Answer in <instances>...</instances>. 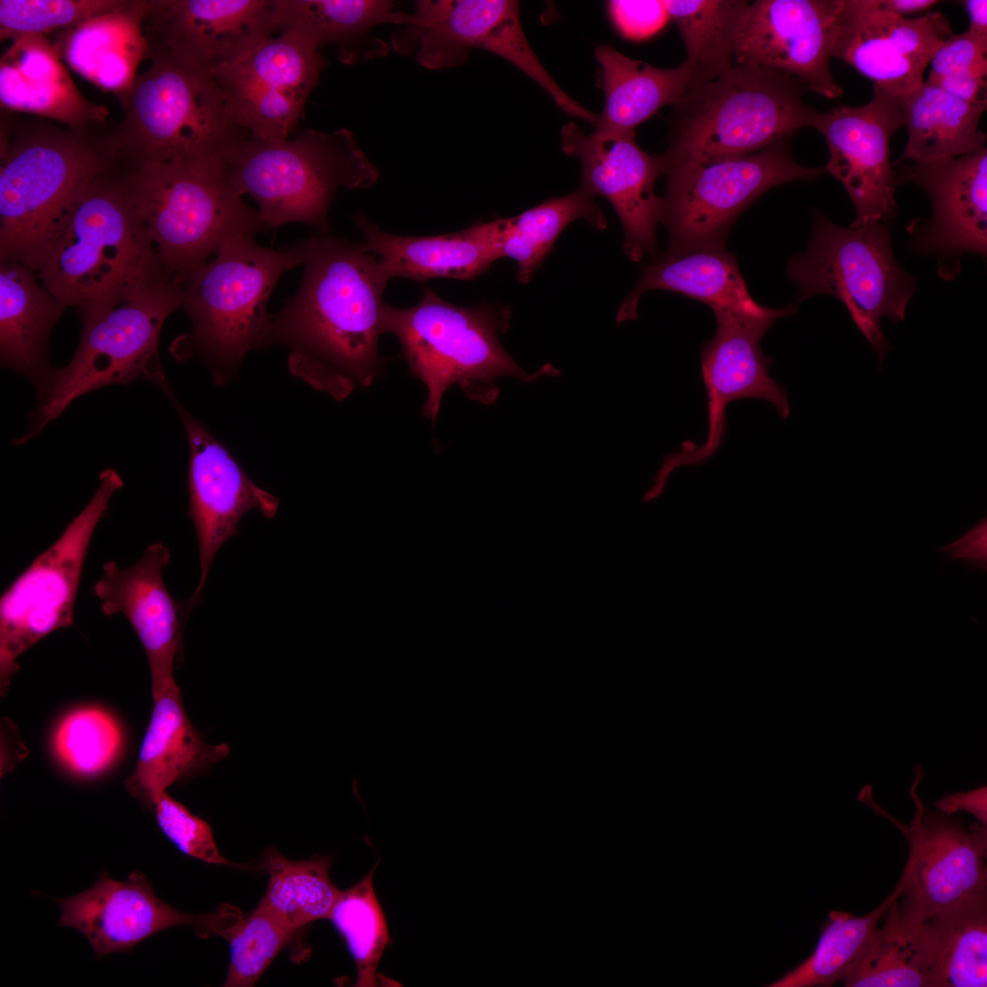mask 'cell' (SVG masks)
I'll use <instances>...</instances> for the list:
<instances>
[{
  "label": "cell",
  "instance_id": "1",
  "mask_svg": "<svg viewBox=\"0 0 987 987\" xmlns=\"http://www.w3.org/2000/svg\"><path fill=\"white\" fill-rule=\"evenodd\" d=\"M296 292L271 314L268 345L289 348V372L337 401L384 370L378 342L389 278L363 242L329 234L302 240Z\"/></svg>",
  "mask_w": 987,
  "mask_h": 987
},
{
  "label": "cell",
  "instance_id": "2",
  "mask_svg": "<svg viewBox=\"0 0 987 987\" xmlns=\"http://www.w3.org/2000/svg\"><path fill=\"white\" fill-rule=\"evenodd\" d=\"M40 282L82 321L165 281L132 201L124 169L112 162L80 194L43 266Z\"/></svg>",
  "mask_w": 987,
  "mask_h": 987
},
{
  "label": "cell",
  "instance_id": "3",
  "mask_svg": "<svg viewBox=\"0 0 987 987\" xmlns=\"http://www.w3.org/2000/svg\"><path fill=\"white\" fill-rule=\"evenodd\" d=\"M0 261L38 272L83 190L112 162L107 135L29 120L4 129Z\"/></svg>",
  "mask_w": 987,
  "mask_h": 987
},
{
  "label": "cell",
  "instance_id": "4",
  "mask_svg": "<svg viewBox=\"0 0 987 987\" xmlns=\"http://www.w3.org/2000/svg\"><path fill=\"white\" fill-rule=\"evenodd\" d=\"M253 236L227 238L216 258L182 285L181 310L191 328L172 342L170 352L178 361L199 359L218 386L238 377L249 351L269 347L268 300L281 276L303 260L302 241L273 249L257 244Z\"/></svg>",
  "mask_w": 987,
  "mask_h": 987
},
{
  "label": "cell",
  "instance_id": "5",
  "mask_svg": "<svg viewBox=\"0 0 987 987\" xmlns=\"http://www.w3.org/2000/svg\"><path fill=\"white\" fill-rule=\"evenodd\" d=\"M119 95L123 118L108 138L123 166L182 161L223 167L249 136L211 72L170 58L152 59Z\"/></svg>",
  "mask_w": 987,
  "mask_h": 987
},
{
  "label": "cell",
  "instance_id": "6",
  "mask_svg": "<svg viewBox=\"0 0 987 987\" xmlns=\"http://www.w3.org/2000/svg\"><path fill=\"white\" fill-rule=\"evenodd\" d=\"M511 315L509 307L496 303L455 305L430 288L411 307L384 304L383 334L398 338L411 374L427 387L422 415L432 426L452 385L470 399L489 405L499 396L498 377L531 382L559 375L549 364L529 374L507 353L500 336L509 329Z\"/></svg>",
  "mask_w": 987,
  "mask_h": 987
},
{
  "label": "cell",
  "instance_id": "7",
  "mask_svg": "<svg viewBox=\"0 0 987 987\" xmlns=\"http://www.w3.org/2000/svg\"><path fill=\"white\" fill-rule=\"evenodd\" d=\"M807 87L774 69L735 64L693 86L674 105L663 175L683 164L710 163L759 152L812 126L817 110Z\"/></svg>",
  "mask_w": 987,
  "mask_h": 987
},
{
  "label": "cell",
  "instance_id": "8",
  "mask_svg": "<svg viewBox=\"0 0 987 987\" xmlns=\"http://www.w3.org/2000/svg\"><path fill=\"white\" fill-rule=\"evenodd\" d=\"M223 173L242 196L249 195L267 225L300 222L328 234V214L339 190L371 187L377 168L345 128L313 129L268 143L249 136L229 156Z\"/></svg>",
  "mask_w": 987,
  "mask_h": 987
},
{
  "label": "cell",
  "instance_id": "9",
  "mask_svg": "<svg viewBox=\"0 0 987 987\" xmlns=\"http://www.w3.org/2000/svg\"><path fill=\"white\" fill-rule=\"evenodd\" d=\"M121 166L160 264L180 285L229 236L270 230L222 166L182 161Z\"/></svg>",
  "mask_w": 987,
  "mask_h": 987
},
{
  "label": "cell",
  "instance_id": "10",
  "mask_svg": "<svg viewBox=\"0 0 987 987\" xmlns=\"http://www.w3.org/2000/svg\"><path fill=\"white\" fill-rule=\"evenodd\" d=\"M182 286L165 281L84 320L80 343L69 363L52 367L37 385V403L27 430L13 441L37 437L76 398L138 378L173 394L159 358V339L166 318L182 306Z\"/></svg>",
  "mask_w": 987,
  "mask_h": 987
},
{
  "label": "cell",
  "instance_id": "11",
  "mask_svg": "<svg viewBox=\"0 0 987 987\" xmlns=\"http://www.w3.org/2000/svg\"><path fill=\"white\" fill-rule=\"evenodd\" d=\"M814 219L807 249L788 264V277L798 287L796 298L824 293L840 300L881 366L890 349L881 320L905 319L916 280L897 263L887 224L842 228L820 214Z\"/></svg>",
  "mask_w": 987,
  "mask_h": 987
},
{
  "label": "cell",
  "instance_id": "12",
  "mask_svg": "<svg viewBox=\"0 0 987 987\" xmlns=\"http://www.w3.org/2000/svg\"><path fill=\"white\" fill-rule=\"evenodd\" d=\"M824 171L796 163L789 141L743 156L666 169L660 223L669 242L663 254L725 249L736 219L763 193L788 182L817 179Z\"/></svg>",
  "mask_w": 987,
  "mask_h": 987
},
{
  "label": "cell",
  "instance_id": "13",
  "mask_svg": "<svg viewBox=\"0 0 987 987\" xmlns=\"http://www.w3.org/2000/svg\"><path fill=\"white\" fill-rule=\"evenodd\" d=\"M123 480L112 468L99 474L86 506L59 537L8 586L0 599V681L5 690L18 657L49 633L73 624L74 606L89 547Z\"/></svg>",
  "mask_w": 987,
  "mask_h": 987
},
{
  "label": "cell",
  "instance_id": "14",
  "mask_svg": "<svg viewBox=\"0 0 987 987\" xmlns=\"http://www.w3.org/2000/svg\"><path fill=\"white\" fill-rule=\"evenodd\" d=\"M911 796L916 814L911 823L893 820L907 839L909 851L897 885L894 908L899 924L913 927L960 901L987 893L986 826L966 828L960 820L926 810L916 792L923 776L915 769Z\"/></svg>",
  "mask_w": 987,
  "mask_h": 987
},
{
  "label": "cell",
  "instance_id": "15",
  "mask_svg": "<svg viewBox=\"0 0 987 987\" xmlns=\"http://www.w3.org/2000/svg\"><path fill=\"white\" fill-rule=\"evenodd\" d=\"M796 311L794 304H788L780 313L768 316L734 311L714 313L716 331L701 351L708 398V436L703 446L685 443L680 451L668 454L653 479L657 485L665 486L674 470L699 464L714 454L723 438L725 409L729 403L740 398H760L772 404L782 419L788 418L786 388L769 376L773 359L763 354L760 341L776 320Z\"/></svg>",
  "mask_w": 987,
  "mask_h": 987
},
{
  "label": "cell",
  "instance_id": "16",
  "mask_svg": "<svg viewBox=\"0 0 987 987\" xmlns=\"http://www.w3.org/2000/svg\"><path fill=\"white\" fill-rule=\"evenodd\" d=\"M873 88L868 103L818 111L812 125L827 143L824 170L842 183L855 208L852 226L888 224L897 210L890 141L905 126V98Z\"/></svg>",
  "mask_w": 987,
  "mask_h": 987
},
{
  "label": "cell",
  "instance_id": "17",
  "mask_svg": "<svg viewBox=\"0 0 987 987\" xmlns=\"http://www.w3.org/2000/svg\"><path fill=\"white\" fill-rule=\"evenodd\" d=\"M952 33L939 12L907 17L881 8L876 0H841L831 55L881 90L907 98L923 85L925 69Z\"/></svg>",
  "mask_w": 987,
  "mask_h": 987
},
{
  "label": "cell",
  "instance_id": "18",
  "mask_svg": "<svg viewBox=\"0 0 987 987\" xmlns=\"http://www.w3.org/2000/svg\"><path fill=\"white\" fill-rule=\"evenodd\" d=\"M58 925L72 928L89 941L96 958L128 951L146 938L175 926H190L201 938L224 937L242 918L225 905L207 914L180 911L162 901L147 877L132 873L126 881L100 875L94 885L70 897L55 899Z\"/></svg>",
  "mask_w": 987,
  "mask_h": 987
},
{
  "label": "cell",
  "instance_id": "19",
  "mask_svg": "<svg viewBox=\"0 0 987 987\" xmlns=\"http://www.w3.org/2000/svg\"><path fill=\"white\" fill-rule=\"evenodd\" d=\"M564 154L581 164L580 186L590 195L603 196L616 211L624 231L623 251L632 261L656 257V227L661 196L654 183L663 175L659 155L643 151L635 133L596 128L584 133L575 122L561 130Z\"/></svg>",
  "mask_w": 987,
  "mask_h": 987
},
{
  "label": "cell",
  "instance_id": "20",
  "mask_svg": "<svg viewBox=\"0 0 987 987\" xmlns=\"http://www.w3.org/2000/svg\"><path fill=\"white\" fill-rule=\"evenodd\" d=\"M841 0L748 3L735 35L734 61L780 71L827 99L842 96L830 68L833 22Z\"/></svg>",
  "mask_w": 987,
  "mask_h": 987
},
{
  "label": "cell",
  "instance_id": "21",
  "mask_svg": "<svg viewBox=\"0 0 987 987\" xmlns=\"http://www.w3.org/2000/svg\"><path fill=\"white\" fill-rule=\"evenodd\" d=\"M896 182L923 188L932 206L930 219H915L907 230L919 253L938 259V273L951 280L964 253L987 250V149L942 159L911 162Z\"/></svg>",
  "mask_w": 987,
  "mask_h": 987
},
{
  "label": "cell",
  "instance_id": "22",
  "mask_svg": "<svg viewBox=\"0 0 987 987\" xmlns=\"http://www.w3.org/2000/svg\"><path fill=\"white\" fill-rule=\"evenodd\" d=\"M182 420L189 448L188 510L198 545L199 581L185 601L189 612L202 597L212 562L227 540L238 533L248 511L260 509L272 518L279 499L259 487L208 429L174 396L170 398Z\"/></svg>",
  "mask_w": 987,
  "mask_h": 987
},
{
  "label": "cell",
  "instance_id": "23",
  "mask_svg": "<svg viewBox=\"0 0 987 987\" xmlns=\"http://www.w3.org/2000/svg\"><path fill=\"white\" fill-rule=\"evenodd\" d=\"M272 0H150L141 30L150 60L212 72L272 36Z\"/></svg>",
  "mask_w": 987,
  "mask_h": 987
},
{
  "label": "cell",
  "instance_id": "24",
  "mask_svg": "<svg viewBox=\"0 0 987 987\" xmlns=\"http://www.w3.org/2000/svg\"><path fill=\"white\" fill-rule=\"evenodd\" d=\"M170 557L169 547L154 542L129 567L105 562L93 585L101 612L123 615L139 638L148 660L154 699L175 682V663L182 652L183 626L189 614L164 581L163 568Z\"/></svg>",
  "mask_w": 987,
  "mask_h": 987
},
{
  "label": "cell",
  "instance_id": "25",
  "mask_svg": "<svg viewBox=\"0 0 987 987\" xmlns=\"http://www.w3.org/2000/svg\"><path fill=\"white\" fill-rule=\"evenodd\" d=\"M353 219L363 235L365 248L378 258L389 280H472L485 273L500 259V218L427 237L390 234L362 213H356Z\"/></svg>",
  "mask_w": 987,
  "mask_h": 987
},
{
  "label": "cell",
  "instance_id": "26",
  "mask_svg": "<svg viewBox=\"0 0 987 987\" xmlns=\"http://www.w3.org/2000/svg\"><path fill=\"white\" fill-rule=\"evenodd\" d=\"M927 987L987 985V893L946 907L919 924L902 927Z\"/></svg>",
  "mask_w": 987,
  "mask_h": 987
},
{
  "label": "cell",
  "instance_id": "27",
  "mask_svg": "<svg viewBox=\"0 0 987 987\" xmlns=\"http://www.w3.org/2000/svg\"><path fill=\"white\" fill-rule=\"evenodd\" d=\"M12 41L0 63L2 109L37 114L75 130H91L105 120L106 109L81 96L44 36Z\"/></svg>",
  "mask_w": 987,
  "mask_h": 987
},
{
  "label": "cell",
  "instance_id": "28",
  "mask_svg": "<svg viewBox=\"0 0 987 987\" xmlns=\"http://www.w3.org/2000/svg\"><path fill=\"white\" fill-rule=\"evenodd\" d=\"M414 21L412 14L396 11L388 0H272L271 7L274 33L293 31L318 48L334 45L348 65L389 53L390 46L373 28Z\"/></svg>",
  "mask_w": 987,
  "mask_h": 987
},
{
  "label": "cell",
  "instance_id": "29",
  "mask_svg": "<svg viewBox=\"0 0 987 987\" xmlns=\"http://www.w3.org/2000/svg\"><path fill=\"white\" fill-rule=\"evenodd\" d=\"M154 701L136 766L124 781L128 792L150 808L169 786L229 753L225 743L208 745L203 740L185 712L175 682Z\"/></svg>",
  "mask_w": 987,
  "mask_h": 987
},
{
  "label": "cell",
  "instance_id": "30",
  "mask_svg": "<svg viewBox=\"0 0 987 987\" xmlns=\"http://www.w3.org/2000/svg\"><path fill=\"white\" fill-rule=\"evenodd\" d=\"M653 290L672 291L699 300L713 313L734 311L768 316L782 310L762 306L753 300L735 254L726 249L657 255L642 267L636 285L618 310L616 322L635 320L641 297Z\"/></svg>",
  "mask_w": 987,
  "mask_h": 987
},
{
  "label": "cell",
  "instance_id": "31",
  "mask_svg": "<svg viewBox=\"0 0 987 987\" xmlns=\"http://www.w3.org/2000/svg\"><path fill=\"white\" fill-rule=\"evenodd\" d=\"M37 275L23 263L0 261L1 366L36 385L52 368L49 337L65 309Z\"/></svg>",
  "mask_w": 987,
  "mask_h": 987
},
{
  "label": "cell",
  "instance_id": "32",
  "mask_svg": "<svg viewBox=\"0 0 987 987\" xmlns=\"http://www.w3.org/2000/svg\"><path fill=\"white\" fill-rule=\"evenodd\" d=\"M146 1L91 17L60 34L57 52L80 75L103 90L121 94L136 78L148 48L141 30Z\"/></svg>",
  "mask_w": 987,
  "mask_h": 987
},
{
  "label": "cell",
  "instance_id": "33",
  "mask_svg": "<svg viewBox=\"0 0 987 987\" xmlns=\"http://www.w3.org/2000/svg\"><path fill=\"white\" fill-rule=\"evenodd\" d=\"M328 61L293 31L266 37L211 73L229 102L294 94L308 98Z\"/></svg>",
  "mask_w": 987,
  "mask_h": 987
},
{
  "label": "cell",
  "instance_id": "34",
  "mask_svg": "<svg viewBox=\"0 0 987 987\" xmlns=\"http://www.w3.org/2000/svg\"><path fill=\"white\" fill-rule=\"evenodd\" d=\"M600 67L604 106L595 128L633 133L662 107L674 105L696 85L688 65L672 69L652 66L625 56L610 45L595 50Z\"/></svg>",
  "mask_w": 987,
  "mask_h": 987
},
{
  "label": "cell",
  "instance_id": "35",
  "mask_svg": "<svg viewBox=\"0 0 987 987\" xmlns=\"http://www.w3.org/2000/svg\"><path fill=\"white\" fill-rule=\"evenodd\" d=\"M986 103H972L924 81L905 98L907 141L899 161L954 157L985 147L979 122Z\"/></svg>",
  "mask_w": 987,
  "mask_h": 987
},
{
  "label": "cell",
  "instance_id": "36",
  "mask_svg": "<svg viewBox=\"0 0 987 987\" xmlns=\"http://www.w3.org/2000/svg\"><path fill=\"white\" fill-rule=\"evenodd\" d=\"M594 196L579 186L576 191L550 197L512 218H500L499 255L517 263L516 278L528 283L568 225L583 218L603 229L607 218Z\"/></svg>",
  "mask_w": 987,
  "mask_h": 987
},
{
  "label": "cell",
  "instance_id": "37",
  "mask_svg": "<svg viewBox=\"0 0 987 987\" xmlns=\"http://www.w3.org/2000/svg\"><path fill=\"white\" fill-rule=\"evenodd\" d=\"M332 861L330 855L291 860L276 849L269 850L263 867L270 881L259 905L295 932L329 918L341 894L330 878Z\"/></svg>",
  "mask_w": 987,
  "mask_h": 987
},
{
  "label": "cell",
  "instance_id": "38",
  "mask_svg": "<svg viewBox=\"0 0 987 987\" xmlns=\"http://www.w3.org/2000/svg\"><path fill=\"white\" fill-rule=\"evenodd\" d=\"M663 5L677 27L685 60L696 83L712 80L734 65L738 21L748 2L744 0H664Z\"/></svg>",
  "mask_w": 987,
  "mask_h": 987
},
{
  "label": "cell",
  "instance_id": "39",
  "mask_svg": "<svg viewBox=\"0 0 987 987\" xmlns=\"http://www.w3.org/2000/svg\"><path fill=\"white\" fill-rule=\"evenodd\" d=\"M900 892L901 888L897 884L880 905L864 916L831 911L821 926L819 940L812 953L798 966L766 986H832L842 981L879 927L892 903L898 898Z\"/></svg>",
  "mask_w": 987,
  "mask_h": 987
},
{
  "label": "cell",
  "instance_id": "40",
  "mask_svg": "<svg viewBox=\"0 0 987 987\" xmlns=\"http://www.w3.org/2000/svg\"><path fill=\"white\" fill-rule=\"evenodd\" d=\"M377 865L356 884L341 891L329 917L355 960L356 986L359 987L377 985V968L390 942L387 920L373 886Z\"/></svg>",
  "mask_w": 987,
  "mask_h": 987
},
{
  "label": "cell",
  "instance_id": "41",
  "mask_svg": "<svg viewBox=\"0 0 987 987\" xmlns=\"http://www.w3.org/2000/svg\"><path fill=\"white\" fill-rule=\"evenodd\" d=\"M123 734L111 714L97 706H83L65 715L52 737L58 760L74 775L92 777L118 759Z\"/></svg>",
  "mask_w": 987,
  "mask_h": 987
},
{
  "label": "cell",
  "instance_id": "42",
  "mask_svg": "<svg viewBox=\"0 0 987 987\" xmlns=\"http://www.w3.org/2000/svg\"><path fill=\"white\" fill-rule=\"evenodd\" d=\"M891 907V906H890ZM842 981L847 987H927L889 907Z\"/></svg>",
  "mask_w": 987,
  "mask_h": 987
},
{
  "label": "cell",
  "instance_id": "43",
  "mask_svg": "<svg viewBox=\"0 0 987 987\" xmlns=\"http://www.w3.org/2000/svg\"><path fill=\"white\" fill-rule=\"evenodd\" d=\"M296 933L258 905L224 936L230 949L224 986H253Z\"/></svg>",
  "mask_w": 987,
  "mask_h": 987
},
{
  "label": "cell",
  "instance_id": "44",
  "mask_svg": "<svg viewBox=\"0 0 987 987\" xmlns=\"http://www.w3.org/2000/svg\"><path fill=\"white\" fill-rule=\"evenodd\" d=\"M122 0H1L0 38L44 36L116 10Z\"/></svg>",
  "mask_w": 987,
  "mask_h": 987
},
{
  "label": "cell",
  "instance_id": "45",
  "mask_svg": "<svg viewBox=\"0 0 987 987\" xmlns=\"http://www.w3.org/2000/svg\"><path fill=\"white\" fill-rule=\"evenodd\" d=\"M926 83L972 103L987 104V39L952 33L930 61Z\"/></svg>",
  "mask_w": 987,
  "mask_h": 987
},
{
  "label": "cell",
  "instance_id": "46",
  "mask_svg": "<svg viewBox=\"0 0 987 987\" xmlns=\"http://www.w3.org/2000/svg\"><path fill=\"white\" fill-rule=\"evenodd\" d=\"M152 808L160 830L179 851L208 864L233 865L220 854L208 823L166 791L155 798Z\"/></svg>",
  "mask_w": 987,
  "mask_h": 987
},
{
  "label": "cell",
  "instance_id": "47",
  "mask_svg": "<svg viewBox=\"0 0 987 987\" xmlns=\"http://www.w3.org/2000/svg\"><path fill=\"white\" fill-rule=\"evenodd\" d=\"M608 10L616 28L632 40L653 36L669 19L662 1H609Z\"/></svg>",
  "mask_w": 987,
  "mask_h": 987
},
{
  "label": "cell",
  "instance_id": "48",
  "mask_svg": "<svg viewBox=\"0 0 987 987\" xmlns=\"http://www.w3.org/2000/svg\"><path fill=\"white\" fill-rule=\"evenodd\" d=\"M947 553L948 561L960 558L970 568L986 572L987 569V519L981 518L962 536L948 546L938 548Z\"/></svg>",
  "mask_w": 987,
  "mask_h": 987
},
{
  "label": "cell",
  "instance_id": "49",
  "mask_svg": "<svg viewBox=\"0 0 987 987\" xmlns=\"http://www.w3.org/2000/svg\"><path fill=\"white\" fill-rule=\"evenodd\" d=\"M942 813L950 816L958 811L974 815L981 824H987V788L980 787L969 791L949 794L934 802Z\"/></svg>",
  "mask_w": 987,
  "mask_h": 987
},
{
  "label": "cell",
  "instance_id": "50",
  "mask_svg": "<svg viewBox=\"0 0 987 987\" xmlns=\"http://www.w3.org/2000/svg\"><path fill=\"white\" fill-rule=\"evenodd\" d=\"M969 16V31L977 37L987 39V1H964Z\"/></svg>",
  "mask_w": 987,
  "mask_h": 987
},
{
  "label": "cell",
  "instance_id": "51",
  "mask_svg": "<svg viewBox=\"0 0 987 987\" xmlns=\"http://www.w3.org/2000/svg\"><path fill=\"white\" fill-rule=\"evenodd\" d=\"M876 3L885 10L906 16L907 14L929 10L939 2L935 0H876Z\"/></svg>",
  "mask_w": 987,
  "mask_h": 987
}]
</instances>
